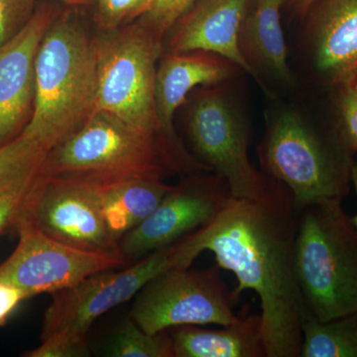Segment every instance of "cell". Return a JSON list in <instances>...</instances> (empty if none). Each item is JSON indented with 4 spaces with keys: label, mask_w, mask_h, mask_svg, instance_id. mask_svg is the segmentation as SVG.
Instances as JSON below:
<instances>
[{
    "label": "cell",
    "mask_w": 357,
    "mask_h": 357,
    "mask_svg": "<svg viewBox=\"0 0 357 357\" xmlns=\"http://www.w3.org/2000/svg\"><path fill=\"white\" fill-rule=\"evenodd\" d=\"M312 61L326 84H347L357 72V0H316L307 13Z\"/></svg>",
    "instance_id": "cell-15"
},
{
    "label": "cell",
    "mask_w": 357,
    "mask_h": 357,
    "mask_svg": "<svg viewBox=\"0 0 357 357\" xmlns=\"http://www.w3.org/2000/svg\"><path fill=\"white\" fill-rule=\"evenodd\" d=\"M96 38L79 8L68 7L40 45L34 112L22 134L48 152L77 132L96 112Z\"/></svg>",
    "instance_id": "cell-2"
},
{
    "label": "cell",
    "mask_w": 357,
    "mask_h": 357,
    "mask_svg": "<svg viewBox=\"0 0 357 357\" xmlns=\"http://www.w3.org/2000/svg\"><path fill=\"white\" fill-rule=\"evenodd\" d=\"M95 185L107 229L119 243L153 213L173 188L159 177H136Z\"/></svg>",
    "instance_id": "cell-19"
},
{
    "label": "cell",
    "mask_w": 357,
    "mask_h": 357,
    "mask_svg": "<svg viewBox=\"0 0 357 357\" xmlns=\"http://www.w3.org/2000/svg\"><path fill=\"white\" fill-rule=\"evenodd\" d=\"M22 220L72 248L121 255L107 229L93 183L50 176L27 199L16 223Z\"/></svg>",
    "instance_id": "cell-10"
},
{
    "label": "cell",
    "mask_w": 357,
    "mask_h": 357,
    "mask_svg": "<svg viewBox=\"0 0 357 357\" xmlns=\"http://www.w3.org/2000/svg\"><path fill=\"white\" fill-rule=\"evenodd\" d=\"M289 0H250L241 26V50L259 77L263 74L285 86L294 77L288 64L287 46L281 24V13Z\"/></svg>",
    "instance_id": "cell-17"
},
{
    "label": "cell",
    "mask_w": 357,
    "mask_h": 357,
    "mask_svg": "<svg viewBox=\"0 0 357 357\" xmlns=\"http://www.w3.org/2000/svg\"><path fill=\"white\" fill-rule=\"evenodd\" d=\"M38 188L34 190H22V191L9 192L0 195V232L6 227H15L26 202Z\"/></svg>",
    "instance_id": "cell-28"
},
{
    "label": "cell",
    "mask_w": 357,
    "mask_h": 357,
    "mask_svg": "<svg viewBox=\"0 0 357 357\" xmlns=\"http://www.w3.org/2000/svg\"><path fill=\"white\" fill-rule=\"evenodd\" d=\"M258 158L265 175L291 192L299 211L342 203L351 189L354 153L335 126H316L292 109L270 117Z\"/></svg>",
    "instance_id": "cell-4"
},
{
    "label": "cell",
    "mask_w": 357,
    "mask_h": 357,
    "mask_svg": "<svg viewBox=\"0 0 357 357\" xmlns=\"http://www.w3.org/2000/svg\"><path fill=\"white\" fill-rule=\"evenodd\" d=\"M300 357H357V312L321 321L306 310Z\"/></svg>",
    "instance_id": "cell-21"
},
{
    "label": "cell",
    "mask_w": 357,
    "mask_h": 357,
    "mask_svg": "<svg viewBox=\"0 0 357 357\" xmlns=\"http://www.w3.org/2000/svg\"><path fill=\"white\" fill-rule=\"evenodd\" d=\"M220 84L204 86L192 96L185 116L188 138L199 163L227 182L231 197L260 198L270 178L249 158L245 119Z\"/></svg>",
    "instance_id": "cell-8"
},
{
    "label": "cell",
    "mask_w": 357,
    "mask_h": 357,
    "mask_svg": "<svg viewBox=\"0 0 357 357\" xmlns=\"http://www.w3.org/2000/svg\"><path fill=\"white\" fill-rule=\"evenodd\" d=\"M337 122L340 139L352 153L357 152V91L351 84L337 86Z\"/></svg>",
    "instance_id": "cell-25"
},
{
    "label": "cell",
    "mask_w": 357,
    "mask_h": 357,
    "mask_svg": "<svg viewBox=\"0 0 357 357\" xmlns=\"http://www.w3.org/2000/svg\"><path fill=\"white\" fill-rule=\"evenodd\" d=\"M150 0H96L95 21L102 32L112 31L146 13Z\"/></svg>",
    "instance_id": "cell-23"
},
{
    "label": "cell",
    "mask_w": 357,
    "mask_h": 357,
    "mask_svg": "<svg viewBox=\"0 0 357 357\" xmlns=\"http://www.w3.org/2000/svg\"><path fill=\"white\" fill-rule=\"evenodd\" d=\"M314 1L316 0H289L288 6L296 16L305 20Z\"/></svg>",
    "instance_id": "cell-30"
},
{
    "label": "cell",
    "mask_w": 357,
    "mask_h": 357,
    "mask_svg": "<svg viewBox=\"0 0 357 357\" xmlns=\"http://www.w3.org/2000/svg\"><path fill=\"white\" fill-rule=\"evenodd\" d=\"M211 172L180 142L141 132L115 115L96 110L48 155L51 177L105 184L136 177Z\"/></svg>",
    "instance_id": "cell-3"
},
{
    "label": "cell",
    "mask_w": 357,
    "mask_h": 357,
    "mask_svg": "<svg viewBox=\"0 0 357 357\" xmlns=\"http://www.w3.org/2000/svg\"><path fill=\"white\" fill-rule=\"evenodd\" d=\"M347 84H351L352 88L356 89L357 91V72L354 75V77H351V81H349Z\"/></svg>",
    "instance_id": "cell-33"
},
{
    "label": "cell",
    "mask_w": 357,
    "mask_h": 357,
    "mask_svg": "<svg viewBox=\"0 0 357 357\" xmlns=\"http://www.w3.org/2000/svg\"><path fill=\"white\" fill-rule=\"evenodd\" d=\"M112 357H174L173 342L169 331L149 333L132 319L121 324L107 347Z\"/></svg>",
    "instance_id": "cell-22"
},
{
    "label": "cell",
    "mask_w": 357,
    "mask_h": 357,
    "mask_svg": "<svg viewBox=\"0 0 357 357\" xmlns=\"http://www.w3.org/2000/svg\"><path fill=\"white\" fill-rule=\"evenodd\" d=\"M249 3L250 0H197L168 32V43L163 52L215 54L259 82L239 42Z\"/></svg>",
    "instance_id": "cell-14"
},
{
    "label": "cell",
    "mask_w": 357,
    "mask_h": 357,
    "mask_svg": "<svg viewBox=\"0 0 357 357\" xmlns=\"http://www.w3.org/2000/svg\"><path fill=\"white\" fill-rule=\"evenodd\" d=\"M299 211L287 188L270 178L260 198L231 197L208 225L185 236L192 259L208 251L236 276L234 299L248 290L259 298L267 357H300L306 307L295 265Z\"/></svg>",
    "instance_id": "cell-1"
},
{
    "label": "cell",
    "mask_w": 357,
    "mask_h": 357,
    "mask_svg": "<svg viewBox=\"0 0 357 357\" xmlns=\"http://www.w3.org/2000/svg\"><path fill=\"white\" fill-rule=\"evenodd\" d=\"M236 66L227 59L203 51L162 53L157 65L155 105L160 128L168 137L178 140L174 115L187 96L199 86H215L227 81Z\"/></svg>",
    "instance_id": "cell-16"
},
{
    "label": "cell",
    "mask_w": 357,
    "mask_h": 357,
    "mask_svg": "<svg viewBox=\"0 0 357 357\" xmlns=\"http://www.w3.org/2000/svg\"><path fill=\"white\" fill-rule=\"evenodd\" d=\"M55 1L68 7L82 8V7L95 6L96 0H55Z\"/></svg>",
    "instance_id": "cell-31"
},
{
    "label": "cell",
    "mask_w": 357,
    "mask_h": 357,
    "mask_svg": "<svg viewBox=\"0 0 357 357\" xmlns=\"http://www.w3.org/2000/svg\"><path fill=\"white\" fill-rule=\"evenodd\" d=\"M218 266L174 267L148 282L135 296L130 318L145 332L182 326H229L241 314Z\"/></svg>",
    "instance_id": "cell-9"
},
{
    "label": "cell",
    "mask_w": 357,
    "mask_h": 357,
    "mask_svg": "<svg viewBox=\"0 0 357 357\" xmlns=\"http://www.w3.org/2000/svg\"><path fill=\"white\" fill-rule=\"evenodd\" d=\"M192 263L183 237L131 264L91 275L73 287L52 294L40 337L88 340L96 319L133 299L159 274L174 267H191Z\"/></svg>",
    "instance_id": "cell-7"
},
{
    "label": "cell",
    "mask_w": 357,
    "mask_h": 357,
    "mask_svg": "<svg viewBox=\"0 0 357 357\" xmlns=\"http://www.w3.org/2000/svg\"><path fill=\"white\" fill-rule=\"evenodd\" d=\"M63 9L55 0L40 2L29 23L0 45V147L17 138L31 121L40 45Z\"/></svg>",
    "instance_id": "cell-13"
},
{
    "label": "cell",
    "mask_w": 357,
    "mask_h": 357,
    "mask_svg": "<svg viewBox=\"0 0 357 357\" xmlns=\"http://www.w3.org/2000/svg\"><path fill=\"white\" fill-rule=\"evenodd\" d=\"M204 172L173 185L153 213L122 237L119 251L129 264L208 225L225 208L231 198L229 185L217 174Z\"/></svg>",
    "instance_id": "cell-12"
},
{
    "label": "cell",
    "mask_w": 357,
    "mask_h": 357,
    "mask_svg": "<svg viewBox=\"0 0 357 357\" xmlns=\"http://www.w3.org/2000/svg\"><path fill=\"white\" fill-rule=\"evenodd\" d=\"M196 2L197 0H150L146 13L137 20L163 42L174 24Z\"/></svg>",
    "instance_id": "cell-24"
},
{
    "label": "cell",
    "mask_w": 357,
    "mask_h": 357,
    "mask_svg": "<svg viewBox=\"0 0 357 357\" xmlns=\"http://www.w3.org/2000/svg\"><path fill=\"white\" fill-rule=\"evenodd\" d=\"M27 357H86L91 356L88 340L49 337L41 340L36 349L26 351Z\"/></svg>",
    "instance_id": "cell-27"
},
{
    "label": "cell",
    "mask_w": 357,
    "mask_h": 357,
    "mask_svg": "<svg viewBox=\"0 0 357 357\" xmlns=\"http://www.w3.org/2000/svg\"><path fill=\"white\" fill-rule=\"evenodd\" d=\"M96 109L148 135L173 142L160 128L155 105L157 65L163 42L135 21L96 36Z\"/></svg>",
    "instance_id": "cell-6"
},
{
    "label": "cell",
    "mask_w": 357,
    "mask_h": 357,
    "mask_svg": "<svg viewBox=\"0 0 357 357\" xmlns=\"http://www.w3.org/2000/svg\"><path fill=\"white\" fill-rule=\"evenodd\" d=\"M28 299H31L29 294L0 277V326L6 325L18 307Z\"/></svg>",
    "instance_id": "cell-29"
},
{
    "label": "cell",
    "mask_w": 357,
    "mask_h": 357,
    "mask_svg": "<svg viewBox=\"0 0 357 357\" xmlns=\"http://www.w3.org/2000/svg\"><path fill=\"white\" fill-rule=\"evenodd\" d=\"M174 357H267L261 314H244L222 330L171 328Z\"/></svg>",
    "instance_id": "cell-18"
},
{
    "label": "cell",
    "mask_w": 357,
    "mask_h": 357,
    "mask_svg": "<svg viewBox=\"0 0 357 357\" xmlns=\"http://www.w3.org/2000/svg\"><path fill=\"white\" fill-rule=\"evenodd\" d=\"M37 0H0V45L6 43L29 23Z\"/></svg>",
    "instance_id": "cell-26"
},
{
    "label": "cell",
    "mask_w": 357,
    "mask_h": 357,
    "mask_svg": "<svg viewBox=\"0 0 357 357\" xmlns=\"http://www.w3.org/2000/svg\"><path fill=\"white\" fill-rule=\"evenodd\" d=\"M295 265L312 317L326 321L357 312V229L342 203L301 208Z\"/></svg>",
    "instance_id": "cell-5"
},
{
    "label": "cell",
    "mask_w": 357,
    "mask_h": 357,
    "mask_svg": "<svg viewBox=\"0 0 357 357\" xmlns=\"http://www.w3.org/2000/svg\"><path fill=\"white\" fill-rule=\"evenodd\" d=\"M351 185L352 187L354 188V191H356L357 197V162L356 161H354V165H352L351 168ZM351 218L352 223H354V227H356L357 229V213L354 217Z\"/></svg>",
    "instance_id": "cell-32"
},
{
    "label": "cell",
    "mask_w": 357,
    "mask_h": 357,
    "mask_svg": "<svg viewBox=\"0 0 357 357\" xmlns=\"http://www.w3.org/2000/svg\"><path fill=\"white\" fill-rule=\"evenodd\" d=\"M48 155L36 141L22 133L0 147V195L38 188L50 177Z\"/></svg>",
    "instance_id": "cell-20"
},
{
    "label": "cell",
    "mask_w": 357,
    "mask_h": 357,
    "mask_svg": "<svg viewBox=\"0 0 357 357\" xmlns=\"http://www.w3.org/2000/svg\"><path fill=\"white\" fill-rule=\"evenodd\" d=\"M20 241L0 264V277L30 297L73 287L91 275L119 269L129 263L121 255L89 252L51 238L27 220L15 227Z\"/></svg>",
    "instance_id": "cell-11"
}]
</instances>
